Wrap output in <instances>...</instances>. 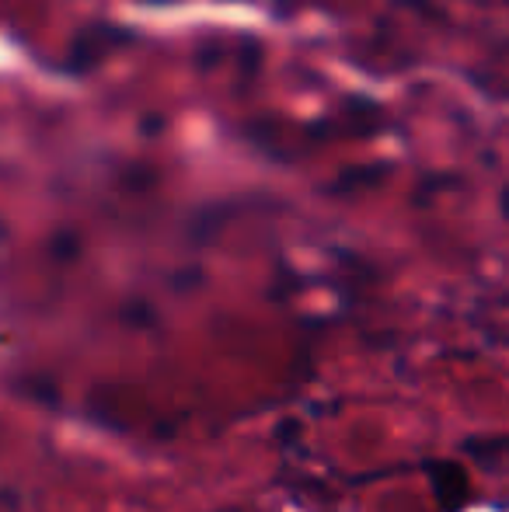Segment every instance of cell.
Wrapping results in <instances>:
<instances>
[{
    "mask_svg": "<svg viewBox=\"0 0 509 512\" xmlns=\"http://www.w3.org/2000/svg\"><path fill=\"white\" fill-rule=\"evenodd\" d=\"M429 474V488H433L436 502H440L443 512H461L471 499V481L464 464H454V460H433L426 464Z\"/></svg>",
    "mask_w": 509,
    "mask_h": 512,
    "instance_id": "1",
    "label": "cell"
},
{
    "mask_svg": "<svg viewBox=\"0 0 509 512\" xmlns=\"http://www.w3.org/2000/svg\"><path fill=\"white\" fill-rule=\"evenodd\" d=\"M464 450L471 453V457H478L482 464H496L503 453H509V436H485V439H468L464 443Z\"/></svg>",
    "mask_w": 509,
    "mask_h": 512,
    "instance_id": "2",
    "label": "cell"
},
{
    "mask_svg": "<svg viewBox=\"0 0 509 512\" xmlns=\"http://www.w3.org/2000/svg\"><path fill=\"white\" fill-rule=\"evenodd\" d=\"M21 391H25L28 398L42 401V405H49V408L60 405V391H56V384H53V380H46V377H28Z\"/></svg>",
    "mask_w": 509,
    "mask_h": 512,
    "instance_id": "3",
    "label": "cell"
},
{
    "mask_svg": "<svg viewBox=\"0 0 509 512\" xmlns=\"http://www.w3.org/2000/svg\"><path fill=\"white\" fill-rule=\"evenodd\" d=\"M49 251H53L60 262H74V258L81 255V241H77V234H56Z\"/></svg>",
    "mask_w": 509,
    "mask_h": 512,
    "instance_id": "4",
    "label": "cell"
},
{
    "mask_svg": "<svg viewBox=\"0 0 509 512\" xmlns=\"http://www.w3.org/2000/svg\"><path fill=\"white\" fill-rule=\"evenodd\" d=\"M499 206H503V216L509 220V189H503V199H499Z\"/></svg>",
    "mask_w": 509,
    "mask_h": 512,
    "instance_id": "5",
    "label": "cell"
}]
</instances>
